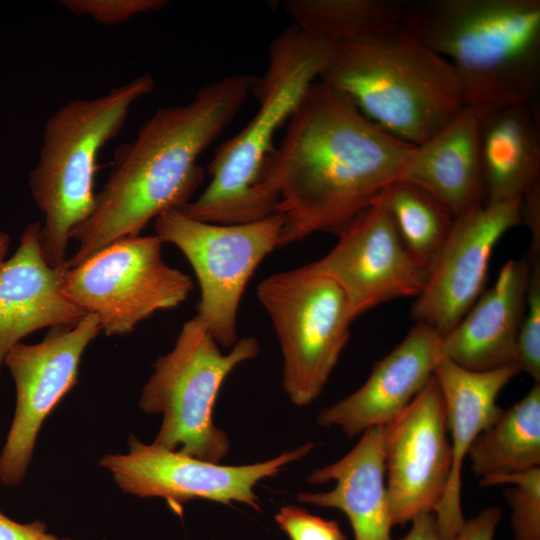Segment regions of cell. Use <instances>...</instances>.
Segmentation results:
<instances>
[{"label": "cell", "instance_id": "6da1fadb", "mask_svg": "<svg viewBox=\"0 0 540 540\" xmlns=\"http://www.w3.org/2000/svg\"><path fill=\"white\" fill-rule=\"evenodd\" d=\"M412 147L322 81L313 82L265 166L264 187L284 219L280 247L317 232L338 235L400 179Z\"/></svg>", "mask_w": 540, "mask_h": 540}, {"label": "cell", "instance_id": "7a4b0ae2", "mask_svg": "<svg viewBox=\"0 0 540 540\" xmlns=\"http://www.w3.org/2000/svg\"><path fill=\"white\" fill-rule=\"evenodd\" d=\"M257 80L236 74L205 84L187 104L159 108L132 142L120 145L92 214L71 232L78 248L62 268L140 236L151 220L188 204L204 178L200 155L234 120Z\"/></svg>", "mask_w": 540, "mask_h": 540}, {"label": "cell", "instance_id": "3957f363", "mask_svg": "<svg viewBox=\"0 0 540 540\" xmlns=\"http://www.w3.org/2000/svg\"><path fill=\"white\" fill-rule=\"evenodd\" d=\"M403 29L451 63L464 106L486 110L536 102L539 0L412 2Z\"/></svg>", "mask_w": 540, "mask_h": 540}, {"label": "cell", "instance_id": "277c9868", "mask_svg": "<svg viewBox=\"0 0 540 540\" xmlns=\"http://www.w3.org/2000/svg\"><path fill=\"white\" fill-rule=\"evenodd\" d=\"M335 45L292 24L270 44L268 64L252 93L259 108L249 123L224 142L211 160V180L180 212L215 224H242L276 213L264 187L267 160L279 127L328 65Z\"/></svg>", "mask_w": 540, "mask_h": 540}, {"label": "cell", "instance_id": "5b68a950", "mask_svg": "<svg viewBox=\"0 0 540 540\" xmlns=\"http://www.w3.org/2000/svg\"><path fill=\"white\" fill-rule=\"evenodd\" d=\"M319 78L382 131L413 146L464 107L451 63L404 29L335 45Z\"/></svg>", "mask_w": 540, "mask_h": 540}, {"label": "cell", "instance_id": "8992f818", "mask_svg": "<svg viewBox=\"0 0 540 540\" xmlns=\"http://www.w3.org/2000/svg\"><path fill=\"white\" fill-rule=\"evenodd\" d=\"M154 86L145 73L101 96L72 100L47 119L29 187L44 217L40 247L50 267L64 266L71 232L95 208L101 149L119 134L132 105Z\"/></svg>", "mask_w": 540, "mask_h": 540}, {"label": "cell", "instance_id": "52a82bcc", "mask_svg": "<svg viewBox=\"0 0 540 540\" xmlns=\"http://www.w3.org/2000/svg\"><path fill=\"white\" fill-rule=\"evenodd\" d=\"M204 322H185L171 351L159 356L145 383L139 407L162 415L154 443L201 460L220 463L227 455V434L214 424L218 393L227 376L260 351L254 337L239 339L224 354Z\"/></svg>", "mask_w": 540, "mask_h": 540}, {"label": "cell", "instance_id": "ba28073f", "mask_svg": "<svg viewBox=\"0 0 540 540\" xmlns=\"http://www.w3.org/2000/svg\"><path fill=\"white\" fill-rule=\"evenodd\" d=\"M256 295L281 347L284 391L305 406L321 394L350 338L347 297L310 264L267 276Z\"/></svg>", "mask_w": 540, "mask_h": 540}, {"label": "cell", "instance_id": "9c48e42d", "mask_svg": "<svg viewBox=\"0 0 540 540\" xmlns=\"http://www.w3.org/2000/svg\"><path fill=\"white\" fill-rule=\"evenodd\" d=\"M283 216L276 212L242 224H215L169 210L154 220L155 235L175 245L191 265L199 287L197 316L215 341L232 348L239 340L237 317L249 280L280 247Z\"/></svg>", "mask_w": 540, "mask_h": 540}, {"label": "cell", "instance_id": "30bf717a", "mask_svg": "<svg viewBox=\"0 0 540 540\" xmlns=\"http://www.w3.org/2000/svg\"><path fill=\"white\" fill-rule=\"evenodd\" d=\"M163 244L156 235L119 240L62 269L63 291L96 316L105 335L129 334L154 313L178 307L194 288L189 275L164 261Z\"/></svg>", "mask_w": 540, "mask_h": 540}, {"label": "cell", "instance_id": "8fae6325", "mask_svg": "<svg viewBox=\"0 0 540 540\" xmlns=\"http://www.w3.org/2000/svg\"><path fill=\"white\" fill-rule=\"evenodd\" d=\"M126 454H107L99 465L106 469L126 494L141 498L160 497L173 507L190 500L206 499L223 504L240 502L260 510L254 487L299 461L315 447L303 444L267 461L229 466L145 444L134 435Z\"/></svg>", "mask_w": 540, "mask_h": 540}, {"label": "cell", "instance_id": "7c38bea8", "mask_svg": "<svg viewBox=\"0 0 540 540\" xmlns=\"http://www.w3.org/2000/svg\"><path fill=\"white\" fill-rule=\"evenodd\" d=\"M101 332L95 315L73 326L54 327L36 344L19 342L4 364L16 388V408L0 453V483L18 486L25 478L42 424L77 383L82 355Z\"/></svg>", "mask_w": 540, "mask_h": 540}, {"label": "cell", "instance_id": "4fadbf2b", "mask_svg": "<svg viewBox=\"0 0 540 540\" xmlns=\"http://www.w3.org/2000/svg\"><path fill=\"white\" fill-rule=\"evenodd\" d=\"M382 429L391 521L404 525L435 512L450 477L445 405L435 378Z\"/></svg>", "mask_w": 540, "mask_h": 540}, {"label": "cell", "instance_id": "5bb4252c", "mask_svg": "<svg viewBox=\"0 0 540 540\" xmlns=\"http://www.w3.org/2000/svg\"><path fill=\"white\" fill-rule=\"evenodd\" d=\"M521 209L519 197L484 203L454 220L411 308L415 323L444 337L460 322L482 293L495 245L522 223Z\"/></svg>", "mask_w": 540, "mask_h": 540}, {"label": "cell", "instance_id": "9a60e30c", "mask_svg": "<svg viewBox=\"0 0 540 540\" xmlns=\"http://www.w3.org/2000/svg\"><path fill=\"white\" fill-rule=\"evenodd\" d=\"M337 236L335 246L309 264L338 283L354 320L380 304L423 291L429 270L410 253L379 204L371 203Z\"/></svg>", "mask_w": 540, "mask_h": 540}, {"label": "cell", "instance_id": "2e32d148", "mask_svg": "<svg viewBox=\"0 0 540 540\" xmlns=\"http://www.w3.org/2000/svg\"><path fill=\"white\" fill-rule=\"evenodd\" d=\"M443 357L442 337L416 323L398 346L375 363L359 389L318 414L317 424L338 427L348 437L386 426L426 387Z\"/></svg>", "mask_w": 540, "mask_h": 540}, {"label": "cell", "instance_id": "e0dca14e", "mask_svg": "<svg viewBox=\"0 0 540 540\" xmlns=\"http://www.w3.org/2000/svg\"><path fill=\"white\" fill-rule=\"evenodd\" d=\"M519 372L517 364L489 371H471L445 356L435 370L434 378L445 405L452 456L449 481L434 512L441 540H453L465 522L461 507L464 460L474 440L500 415L503 408L497 405V397Z\"/></svg>", "mask_w": 540, "mask_h": 540}, {"label": "cell", "instance_id": "ac0fdd59", "mask_svg": "<svg viewBox=\"0 0 540 540\" xmlns=\"http://www.w3.org/2000/svg\"><path fill=\"white\" fill-rule=\"evenodd\" d=\"M40 230V222L30 223L0 269V370L10 349L27 335L46 327L73 326L86 315L65 295L62 269L46 263Z\"/></svg>", "mask_w": 540, "mask_h": 540}, {"label": "cell", "instance_id": "d6986e66", "mask_svg": "<svg viewBox=\"0 0 540 540\" xmlns=\"http://www.w3.org/2000/svg\"><path fill=\"white\" fill-rule=\"evenodd\" d=\"M528 277V258L507 261L493 286L442 337L444 356L478 372L517 364V337L525 312Z\"/></svg>", "mask_w": 540, "mask_h": 540}, {"label": "cell", "instance_id": "ffe728a7", "mask_svg": "<svg viewBox=\"0 0 540 540\" xmlns=\"http://www.w3.org/2000/svg\"><path fill=\"white\" fill-rule=\"evenodd\" d=\"M482 110L464 106L438 132L413 146L402 168L400 179L428 190L454 219L486 203L479 149Z\"/></svg>", "mask_w": 540, "mask_h": 540}, {"label": "cell", "instance_id": "44dd1931", "mask_svg": "<svg viewBox=\"0 0 540 540\" xmlns=\"http://www.w3.org/2000/svg\"><path fill=\"white\" fill-rule=\"evenodd\" d=\"M307 481L311 484L335 481L336 484L328 492L299 493V502L341 510L350 521L355 540H391L393 525L382 427L365 430L350 452L338 461L314 470Z\"/></svg>", "mask_w": 540, "mask_h": 540}, {"label": "cell", "instance_id": "7402d4cb", "mask_svg": "<svg viewBox=\"0 0 540 540\" xmlns=\"http://www.w3.org/2000/svg\"><path fill=\"white\" fill-rule=\"evenodd\" d=\"M479 149L486 203L522 197L540 181V110L536 102L482 110Z\"/></svg>", "mask_w": 540, "mask_h": 540}, {"label": "cell", "instance_id": "603a6c76", "mask_svg": "<svg viewBox=\"0 0 540 540\" xmlns=\"http://www.w3.org/2000/svg\"><path fill=\"white\" fill-rule=\"evenodd\" d=\"M467 457L481 479L540 466V383L474 440Z\"/></svg>", "mask_w": 540, "mask_h": 540}, {"label": "cell", "instance_id": "cb8c5ba5", "mask_svg": "<svg viewBox=\"0 0 540 540\" xmlns=\"http://www.w3.org/2000/svg\"><path fill=\"white\" fill-rule=\"evenodd\" d=\"M412 2L402 0H286L293 24L334 45L403 29Z\"/></svg>", "mask_w": 540, "mask_h": 540}, {"label": "cell", "instance_id": "d4e9b609", "mask_svg": "<svg viewBox=\"0 0 540 540\" xmlns=\"http://www.w3.org/2000/svg\"><path fill=\"white\" fill-rule=\"evenodd\" d=\"M372 203L386 210L404 245L429 270L455 220L445 205L425 188L402 179L387 185Z\"/></svg>", "mask_w": 540, "mask_h": 540}, {"label": "cell", "instance_id": "484cf974", "mask_svg": "<svg viewBox=\"0 0 540 540\" xmlns=\"http://www.w3.org/2000/svg\"><path fill=\"white\" fill-rule=\"evenodd\" d=\"M480 484L508 485L503 494L512 511L515 540H540V467L481 479Z\"/></svg>", "mask_w": 540, "mask_h": 540}, {"label": "cell", "instance_id": "4316f807", "mask_svg": "<svg viewBox=\"0 0 540 540\" xmlns=\"http://www.w3.org/2000/svg\"><path fill=\"white\" fill-rule=\"evenodd\" d=\"M529 277L525 312L516 345L520 371L540 383V254H529Z\"/></svg>", "mask_w": 540, "mask_h": 540}, {"label": "cell", "instance_id": "83f0119b", "mask_svg": "<svg viewBox=\"0 0 540 540\" xmlns=\"http://www.w3.org/2000/svg\"><path fill=\"white\" fill-rule=\"evenodd\" d=\"M59 3L71 13L91 17L103 25L121 24L167 5L165 0H61Z\"/></svg>", "mask_w": 540, "mask_h": 540}, {"label": "cell", "instance_id": "f1b7e54d", "mask_svg": "<svg viewBox=\"0 0 540 540\" xmlns=\"http://www.w3.org/2000/svg\"><path fill=\"white\" fill-rule=\"evenodd\" d=\"M275 520L291 540H347L337 522L312 515L295 505L282 507Z\"/></svg>", "mask_w": 540, "mask_h": 540}, {"label": "cell", "instance_id": "f546056e", "mask_svg": "<svg viewBox=\"0 0 540 540\" xmlns=\"http://www.w3.org/2000/svg\"><path fill=\"white\" fill-rule=\"evenodd\" d=\"M501 519V510L491 506L465 521L453 540H493Z\"/></svg>", "mask_w": 540, "mask_h": 540}, {"label": "cell", "instance_id": "4dcf8cb0", "mask_svg": "<svg viewBox=\"0 0 540 540\" xmlns=\"http://www.w3.org/2000/svg\"><path fill=\"white\" fill-rule=\"evenodd\" d=\"M0 540H70L59 538L46 531L45 523L34 521L18 523L0 511Z\"/></svg>", "mask_w": 540, "mask_h": 540}, {"label": "cell", "instance_id": "1f68e13d", "mask_svg": "<svg viewBox=\"0 0 540 540\" xmlns=\"http://www.w3.org/2000/svg\"><path fill=\"white\" fill-rule=\"evenodd\" d=\"M521 218L532 235L529 252L540 253V181L532 184L522 195Z\"/></svg>", "mask_w": 540, "mask_h": 540}, {"label": "cell", "instance_id": "d6a6232c", "mask_svg": "<svg viewBox=\"0 0 540 540\" xmlns=\"http://www.w3.org/2000/svg\"><path fill=\"white\" fill-rule=\"evenodd\" d=\"M411 522L410 531L400 540H441L434 512L419 514Z\"/></svg>", "mask_w": 540, "mask_h": 540}, {"label": "cell", "instance_id": "836d02e7", "mask_svg": "<svg viewBox=\"0 0 540 540\" xmlns=\"http://www.w3.org/2000/svg\"><path fill=\"white\" fill-rule=\"evenodd\" d=\"M9 244H10L9 236L6 233L0 231V269L6 261L5 257L9 249Z\"/></svg>", "mask_w": 540, "mask_h": 540}]
</instances>
